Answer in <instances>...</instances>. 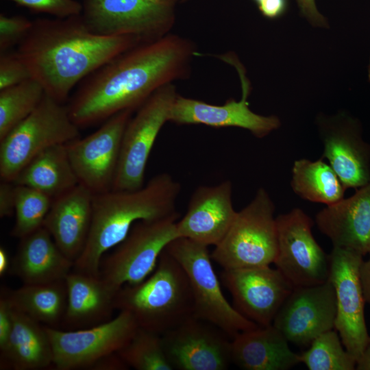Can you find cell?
<instances>
[{
  "mask_svg": "<svg viewBox=\"0 0 370 370\" xmlns=\"http://www.w3.org/2000/svg\"><path fill=\"white\" fill-rule=\"evenodd\" d=\"M197 53L193 42L170 33L139 42L78 85L66 105L72 120L83 128L136 110L158 89L187 78Z\"/></svg>",
  "mask_w": 370,
  "mask_h": 370,
  "instance_id": "1",
  "label": "cell"
},
{
  "mask_svg": "<svg viewBox=\"0 0 370 370\" xmlns=\"http://www.w3.org/2000/svg\"><path fill=\"white\" fill-rule=\"evenodd\" d=\"M140 42L132 36L96 34L78 15L33 21L16 52L45 93L64 103L85 78Z\"/></svg>",
  "mask_w": 370,
  "mask_h": 370,
  "instance_id": "2",
  "label": "cell"
},
{
  "mask_svg": "<svg viewBox=\"0 0 370 370\" xmlns=\"http://www.w3.org/2000/svg\"><path fill=\"white\" fill-rule=\"evenodd\" d=\"M180 191V184L169 173H162L137 190H111L94 195L88 238L73 270L100 275L106 253L121 243L137 221L177 212L175 204Z\"/></svg>",
  "mask_w": 370,
  "mask_h": 370,
  "instance_id": "3",
  "label": "cell"
},
{
  "mask_svg": "<svg viewBox=\"0 0 370 370\" xmlns=\"http://www.w3.org/2000/svg\"><path fill=\"white\" fill-rule=\"evenodd\" d=\"M115 308L131 313L138 327L162 335L194 316L193 296L185 271L164 249L150 275L119 289Z\"/></svg>",
  "mask_w": 370,
  "mask_h": 370,
  "instance_id": "4",
  "label": "cell"
},
{
  "mask_svg": "<svg viewBox=\"0 0 370 370\" xmlns=\"http://www.w3.org/2000/svg\"><path fill=\"white\" fill-rule=\"evenodd\" d=\"M275 205L268 192L260 188L241 211L226 234L211 253L223 269L269 266L278 250Z\"/></svg>",
  "mask_w": 370,
  "mask_h": 370,
  "instance_id": "5",
  "label": "cell"
},
{
  "mask_svg": "<svg viewBox=\"0 0 370 370\" xmlns=\"http://www.w3.org/2000/svg\"><path fill=\"white\" fill-rule=\"evenodd\" d=\"M67 106L45 93L38 106L0 139V177L13 182L36 156L56 145L79 137Z\"/></svg>",
  "mask_w": 370,
  "mask_h": 370,
  "instance_id": "6",
  "label": "cell"
},
{
  "mask_svg": "<svg viewBox=\"0 0 370 370\" xmlns=\"http://www.w3.org/2000/svg\"><path fill=\"white\" fill-rule=\"evenodd\" d=\"M165 249L187 275L194 300V317L214 324L232 339L241 332L259 326L225 297L208 246L178 237Z\"/></svg>",
  "mask_w": 370,
  "mask_h": 370,
  "instance_id": "7",
  "label": "cell"
},
{
  "mask_svg": "<svg viewBox=\"0 0 370 370\" xmlns=\"http://www.w3.org/2000/svg\"><path fill=\"white\" fill-rule=\"evenodd\" d=\"M177 212L169 217L137 221L127 237L103 258L100 275L116 290L145 280L156 269L166 246L178 238Z\"/></svg>",
  "mask_w": 370,
  "mask_h": 370,
  "instance_id": "8",
  "label": "cell"
},
{
  "mask_svg": "<svg viewBox=\"0 0 370 370\" xmlns=\"http://www.w3.org/2000/svg\"><path fill=\"white\" fill-rule=\"evenodd\" d=\"M177 95L173 84L154 92L132 116L125 129L113 190H134L144 186L147 161L159 132L169 121Z\"/></svg>",
  "mask_w": 370,
  "mask_h": 370,
  "instance_id": "9",
  "label": "cell"
},
{
  "mask_svg": "<svg viewBox=\"0 0 370 370\" xmlns=\"http://www.w3.org/2000/svg\"><path fill=\"white\" fill-rule=\"evenodd\" d=\"M179 0H86L82 18L93 32L132 36L142 41L169 34Z\"/></svg>",
  "mask_w": 370,
  "mask_h": 370,
  "instance_id": "10",
  "label": "cell"
},
{
  "mask_svg": "<svg viewBox=\"0 0 370 370\" xmlns=\"http://www.w3.org/2000/svg\"><path fill=\"white\" fill-rule=\"evenodd\" d=\"M58 370L91 367L101 358L116 353L132 338L138 325L131 313L119 314L99 325L78 330H60L45 325Z\"/></svg>",
  "mask_w": 370,
  "mask_h": 370,
  "instance_id": "11",
  "label": "cell"
},
{
  "mask_svg": "<svg viewBox=\"0 0 370 370\" xmlns=\"http://www.w3.org/2000/svg\"><path fill=\"white\" fill-rule=\"evenodd\" d=\"M276 268L294 287L325 282L329 275V257L314 239L312 219L295 208L276 217Z\"/></svg>",
  "mask_w": 370,
  "mask_h": 370,
  "instance_id": "12",
  "label": "cell"
},
{
  "mask_svg": "<svg viewBox=\"0 0 370 370\" xmlns=\"http://www.w3.org/2000/svg\"><path fill=\"white\" fill-rule=\"evenodd\" d=\"M134 112L125 110L118 112L103 121L95 132L66 144L79 184L94 195L112 188L123 133Z\"/></svg>",
  "mask_w": 370,
  "mask_h": 370,
  "instance_id": "13",
  "label": "cell"
},
{
  "mask_svg": "<svg viewBox=\"0 0 370 370\" xmlns=\"http://www.w3.org/2000/svg\"><path fill=\"white\" fill-rule=\"evenodd\" d=\"M328 257V279L334 286L336 301L334 329L346 350L357 361L370 341L364 311L366 302L360 280L363 256L333 247Z\"/></svg>",
  "mask_w": 370,
  "mask_h": 370,
  "instance_id": "14",
  "label": "cell"
},
{
  "mask_svg": "<svg viewBox=\"0 0 370 370\" xmlns=\"http://www.w3.org/2000/svg\"><path fill=\"white\" fill-rule=\"evenodd\" d=\"M214 324L192 317L162 334L173 369L225 370L232 360V340Z\"/></svg>",
  "mask_w": 370,
  "mask_h": 370,
  "instance_id": "15",
  "label": "cell"
},
{
  "mask_svg": "<svg viewBox=\"0 0 370 370\" xmlns=\"http://www.w3.org/2000/svg\"><path fill=\"white\" fill-rule=\"evenodd\" d=\"M224 60L234 65L238 72L242 84L241 99H232L223 105H213L177 94L171 109L169 121L177 125L240 127L249 131L258 138L278 129L281 123L278 116L260 115L249 109L247 98L250 84L245 75L244 68L233 57H225Z\"/></svg>",
  "mask_w": 370,
  "mask_h": 370,
  "instance_id": "16",
  "label": "cell"
},
{
  "mask_svg": "<svg viewBox=\"0 0 370 370\" xmlns=\"http://www.w3.org/2000/svg\"><path fill=\"white\" fill-rule=\"evenodd\" d=\"M336 314L335 290L328 279L316 285L294 287L273 325L288 342L308 346L320 334L334 329Z\"/></svg>",
  "mask_w": 370,
  "mask_h": 370,
  "instance_id": "17",
  "label": "cell"
},
{
  "mask_svg": "<svg viewBox=\"0 0 370 370\" xmlns=\"http://www.w3.org/2000/svg\"><path fill=\"white\" fill-rule=\"evenodd\" d=\"M221 280L235 308L259 326L273 324L294 286L276 268L269 266L223 269Z\"/></svg>",
  "mask_w": 370,
  "mask_h": 370,
  "instance_id": "18",
  "label": "cell"
},
{
  "mask_svg": "<svg viewBox=\"0 0 370 370\" xmlns=\"http://www.w3.org/2000/svg\"><path fill=\"white\" fill-rule=\"evenodd\" d=\"M322 158H326L346 190L358 189L370 182V144L362 138L360 125L345 113L319 116Z\"/></svg>",
  "mask_w": 370,
  "mask_h": 370,
  "instance_id": "19",
  "label": "cell"
},
{
  "mask_svg": "<svg viewBox=\"0 0 370 370\" xmlns=\"http://www.w3.org/2000/svg\"><path fill=\"white\" fill-rule=\"evenodd\" d=\"M232 195L230 180L197 187L190 198L185 215L176 223L178 236L208 247L217 245L237 214Z\"/></svg>",
  "mask_w": 370,
  "mask_h": 370,
  "instance_id": "20",
  "label": "cell"
},
{
  "mask_svg": "<svg viewBox=\"0 0 370 370\" xmlns=\"http://www.w3.org/2000/svg\"><path fill=\"white\" fill-rule=\"evenodd\" d=\"M315 223L334 247L362 256L370 253V182L348 198L317 213Z\"/></svg>",
  "mask_w": 370,
  "mask_h": 370,
  "instance_id": "21",
  "label": "cell"
},
{
  "mask_svg": "<svg viewBox=\"0 0 370 370\" xmlns=\"http://www.w3.org/2000/svg\"><path fill=\"white\" fill-rule=\"evenodd\" d=\"M94 194L79 184L53 199L43 227L58 247L75 262L82 253L90 232Z\"/></svg>",
  "mask_w": 370,
  "mask_h": 370,
  "instance_id": "22",
  "label": "cell"
},
{
  "mask_svg": "<svg viewBox=\"0 0 370 370\" xmlns=\"http://www.w3.org/2000/svg\"><path fill=\"white\" fill-rule=\"evenodd\" d=\"M65 282L68 297L62 323L66 330L87 328L112 319L119 290L101 275L72 270Z\"/></svg>",
  "mask_w": 370,
  "mask_h": 370,
  "instance_id": "23",
  "label": "cell"
},
{
  "mask_svg": "<svg viewBox=\"0 0 370 370\" xmlns=\"http://www.w3.org/2000/svg\"><path fill=\"white\" fill-rule=\"evenodd\" d=\"M73 264L42 226L21 238L10 269L23 284H37L64 280Z\"/></svg>",
  "mask_w": 370,
  "mask_h": 370,
  "instance_id": "24",
  "label": "cell"
},
{
  "mask_svg": "<svg viewBox=\"0 0 370 370\" xmlns=\"http://www.w3.org/2000/svg\"><path fill=\"white\" fill-rule=\"evenodd\" d=\"M232 360L245 370H288L300 362L273 324L237 334L232 339Z\"/></svg>",
  "mask_w": 370,
  "mask_h": 370,
  "instance_id": "25",
  "label": "cell"
},
{
  "mask_svg": "<svg viewBox=\"0 0 370 370\" xmlns=\"http://www.w3.org/2000/svg\"><path fill=\"white\" fill-rule=\"evenodd\" d=\"M12 309L13 328L1 350V369L37 370L53 365L52 347L45 325Z\"/></svg>",
  "mask_w": 370,
  "mask_h": 370,
  "instance_id": "26",
  "label": "cell"
},
{
  "mask_svg": "<svg viewBox=\"0 0 370 370\" xmlns=\"http://www.w3.org/2000/svg\"><path fill=\"white\" fill-rule=\"evenodd\" d=\"M12 182L34 188L52 199L79 184L66 144L53 145L41 151L23 167Z\"/></svg>",
  "mask_w": 370,
  "mask_h": 370,
  "instance_id": "27",
  "label": "cell"
},
{
  "mask_svg": "<svg viewBox=\"0 0 370 370\" xmlns=\"http://www.w3.org/2000/svg\"><path fill=\"white\" fill-rule=\"evenodd\" d=\"M12 308L51 328L62 323L67 306L65 280L50 283L23 284L15 289L2 291Z\"/></svg>",
  "mask_w": 370,
  "mask_h": 370,
  "instance_id": "28",
  "label": "cell"
},
{
  "mask_svg": "<svg viewBox=\"0 0 370 370\" xmlns=\"http://www.w3.org/2000/svg\"><path fill=\"white\" fill-rule=\"evenodd\" d=\"M291 188L300 198L330 206L344 198L346 190L339 177L323 158H302L292 167Z\"/></svg>",
  "mask_w": 370,
  "mask_h": 370,
  "instance_id": "29",
  "label": "cell"
},
{
  "mask_svg": "<svg viewBox=\"0 0 370 370\" xmlns=\"http://www.w3.org/2000/svg\"><path fill=\"white\" fill-rule=\"evenodd\" d=\"M45 95L43 87L32 78L0 90V139L27 118Z\"/></svg>",
  "mask_w": 370,
  "mask_h": 370,
  "instance_id": "30",
  "label": "cell"
},
{
  "mask_svg": "<svg viewBox=\"0 0 370 370\" xmlns=\"http://www.w3.org/2000/svg\"><path fill=\"white\" fill-rule=\"evenodd\" d=\"M299 360L309 370H354L356 365L335 329L315 338L309 348L299 354Z\"/></svg>",
  "mask_w": 370,
  "mask_h": 370,
  "instance_id": "31",
  "label": "cell"
},
{
  "mask_svg": "<svg viewBox=\"0 0 370 370\" xmlns=\"http://www.w3.org/2000/svg\"><path fill=\"white\" fill-rule=\"evenodd\" d=\"M117 354L128 367L137 370H173L163 347L162 335L140 327Z\"/></svg>",
  "mask_w": 370,
  "mask_h": 370,
  "instance_id": "32",
  "label": "cell"
},
{
  "mask_svg": "<svg viewBox=\"0 0 370 370\" xmlns=\"http://www.w3.org/2000/svg\"><path fill=\"white\" fill-rule=\"evenodd\" d=\"M52 201L34 188L15 184V222L11 235L21 239L43 226Z\"/></svg>",
  "mask_w": 370,
  "mask_h": 370,
  "instance_id": "33",
  "label": "cell"
},
{
  "mask_svg": "<svg viewBox=\"0 0 370 370\" xmlns=\"http://www.w3.org/2000/svg\"><path fill=\"white\" fill-rule=\"evenodd\" d=\"M33 24L21 16H0V53L8 51L17 46L25 37Z\"/></svg>",
  "mask_w": 370,
  "mask_h": 370,
  "instance_id": "34",
  "label": "cell"
},
{
  "mask_svg": "<svg viewBox=\"0 0 370 370\" xmlns=\"http://www.w3.org/2000/svg\"><path fill=\"white\" fill-rule=\"evenodd\" d=\"M0 54V90L32 78L27 66L16 51Z\"/></svg>",
  "mask_w": 370,
  "mask_h": 370,
  "instance_id": "35",
  "label": "cell"
},
{
  "mask_svg": "<svg viewBox=\"0 0 370 370\" xmlns=\"http://www.w3.org/2000/svg\"><path fill=\"white\" fill-rule=\"evenodd\" d=\"M30 9L66 18L79 15L80 5L73 0H8Z\"/></svg>",
  "mask_w": 370,
  "mask_h": 370,
  "instance_id": "36",
  "label": "cell"
},
{
  "mask_svg": "<svg viewBox=\"0 0 370 370\" xmlns=\"http://www.w3.org/2000/svg\"><path fill=\"white\" fill-rule=\"evenodd\" d=\"M13 328V309L8 297L1 291L0 298V350L8 343Z\"/></svg>",
  "mask_w": 370,
  "mask_h": 370,
  "instance_id": "37",
  "label": "cell"
},
{
  "mask_svg": "<svg viewBox=\"0 0 370 370\" xmlns=\"http://www.w3.org/2000/svg\"><path fill=\"white\" fill-rule=\"evenodd\" d=\"M15 184L3 181L0 184V217H10L14 214Z\"/></svg>",
  "mask_w": 370,
  "mask_h": 370,
  "instance_id": "38",
  "label": "cell"
},
{
  "mask_svg": "<svg viewBox=\"0 0 370 370\" xmlns=\"http://www.w3.org/2000/svg\"><path fill=\"white\" fill-rule=\"evenodd\" d=\"M301 14L312 25L328 27L325 18L319 12L315 0H295Z\"/></svg>",
  "mask_w": 370,
  "mask_h": 370,
  "instance_id": "39",
  "label": "cell"
},
{
  "mask_svg": "<svg viewBox=\"0 0 370 370\" xmlns=\"http://www.w3.org/2000/svg\"><path fill=\"white\" fill-rule=\"evenodd\" d=\"M257 5L264 17L275 19L286 12L288 0H263Z\"/></svg>",
  "mask_w": 370,
  "mask_h": 370,
  "instance_id": "40",
  "label": "cell"
},
{
  "mask_svg": "<svg viewBox=\"0 0 370 370\" xmlns=\"http://www.w3.org/2000/svg\"><path fill=\"white\" fill-rule=\"evenodd\" d=\"M128 366L121 358L117 352L108 355L97 362H96L90 368L94 369H126Z\"/></svg>",
  "mask_w": 370,
  "mask_h": 370,
  "instance_id": "41",
  "label": "cell"
},
{
  "mask_svg": "<svg viewBox=\"0 0 370 370\" xmlns=\"http://www.w3.org/2000/svg\"><path fill=\"white\" fill-rule=\"evenodd\" d=\"M360 280L365 302L370 305V253L368 259L360 265Z\"/></svg>",
  "mask_w": 370,
  "mask_h": 370,
  "instance_id": "42",
  "label": "cell"
},
{
  "mask_svg": "<svg viewBox=\"0 0 370 370\" xmlns=\"http://www.w3.org/2000/svg\"><path fill=\"white\" fill-rule=\"evenodd\" d=\"M356 370H370V341L356 361Z\"/></svg>",
  "mask_w": 370,
  "mask_h": 370,
  "instance_id": "43",
  "label": "cell"
},
{
  "mask_svg": "<svg viewBox=\"0 0 370 370\" xmlns=\"http://www.w3.org/2000/svg\"><path fill=\"white\" fill-rule=\"evenodd\" d=\"M11 263L8 254L4 247H0V275H5L11 268Z\"/></svg>",
  "mask_w": 370,
  "mask_h": 370,
  "instance_id": "44",
  "label": "cell"
},
{
  "mask_svg": "<svg viewBox=\"0 0 370 370\" xmlns=\"http://www.w3.org/2000/svg\"><path fill=\"white\" fill-rule=\"evenodd\" d=\"M368 76H369V80L370 82V62H369V69H368Z\"/></svg>",
  "mask_w": 370,
  "mask_h": 370,
  "instance_id": "45",
  "label": "cell"
},
{
  "mask_svg": "<svg viewBox=\"0 0 370 370\" xmlns=\"http://www.w3.org/2000/svg\"><path fill=\"white\" fill-rule=\"evenodd\" d=\"M257 5H258L263 0H253Z\"/></svg>",
  "mask_w": 370,
  "mask_h": 370,
  "instance_id": "46",
  "label": "cell"
},
{
  "mask_svg": "<svg viewBox=\"0 0 370 370\" xmlns=\"http://www.w3.org/2000/svg\"><path fill=\"white\" fill-rule=\"evenodd\" d=\"M182 1H184V0H182Z\"/></svg>",
  "mask_w": 370,
  "mask_h": 370,
  "instance_id": "47",
  "label": "cell"
}]
</instances>
